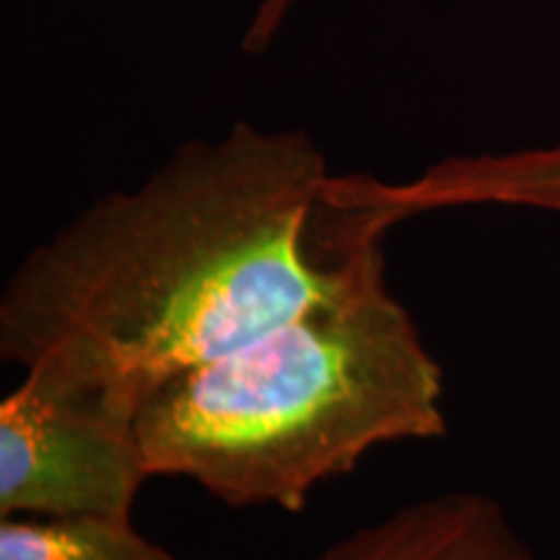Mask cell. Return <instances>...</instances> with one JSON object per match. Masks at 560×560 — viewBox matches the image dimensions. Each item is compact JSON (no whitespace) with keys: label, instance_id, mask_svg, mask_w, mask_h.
I'll list each match as a JSON object with an SVG mask.
<instances>
[{"label":"cell","instance_id":"obj_5","mask_svg":"<svg viewBox=\"0 0 560 560\" xmlns=\"http://www.w3.org/2000/svg\"><path fill=\"white\" fill-rule=\"evenodd\" d=\"M312 560H535L501 506L478 493H441L348 532Z\"/></svg>","mask_w":560,"mask_h":560},{"label":"cell","instance_id":"obj_3","mask_svg":"<svg viewBox=\"0 0 560 560\" xmlns=\"http://www.w3.org/2000/svg\"><path fill=\"white\" fill-rule=\"evenodd\" d=\"M138 408L45 366L0 400V520H132L151 478Z\"/></svg>","mask_w":560,"mask_h":560},{"label":"cell","instance_id":"obj_1","mask_svg":"<svg viewBox=\"0 0 560 560\" xmlns=\"http://www.w3.org/2000/svg\"><path fill=\"white\" fill-rule=\"evenodd\" d=\"M395 229L304 130L234 122L91 202L0 291V359L138 408L172 376L340 299Z\"/></svg>","mask_w":560,"mask_h":560},{"label":"cell","instance_id":"obj_2","mask_svg":"<svg viewBox=\"0 0 560 560\" xmlns=\"http://www.w3.org/2000/svg\"><path fill=\"white\" fill-rule=\"evenodd\" d=\"M444 376L387 265L138 405L151 478H187L231 509L296 514L369 452L446 433Z\"/></svg>","mask_w":560,"mask_h":560},{"label":"cell","instance_id":"obj_4","mask_svg":"<svg viewBox=\"0 0 560 560\" xmlns=\"http://www.w3.org/2000/svg\"><path fill=\"white\" fill-rule=\"evenodd\" d=\"M350 192L395 223L462 206L540 208L560 213V145L452 156L408 182L348 174Z\"/></svg>","mask_w":560,"mask_h":560},{"label":"cell","instance_id":"obj_7","mask_svg":"<svg viewBox=\"0 0 560 560\" xmlns=\"http://www.w3.org/2000/svg\"><path fill=\"white\" fill-rule=\"evenodd\" d=\"M296 0H260L257 3L255 16L249 21V30L244 34V50L249 52H262L268 50L270 42L276 39V34L280 32V26L285 24L289 13Z\"/></svg>","mask_w":560,"mask_h":560},{"label":"cell","instance_id":"obj_6","mask_svg":"<svg viewBox=\"0 0 560 560\" xmlns=\"http://www.w3.org/2000/svg\"><path fill=\"white\" fill-rule=\"evenodd\" d=\"M0 560H187L132 520H0Z\"/></svg>","mask_w":560,"mask_h":560}]
</instances>
